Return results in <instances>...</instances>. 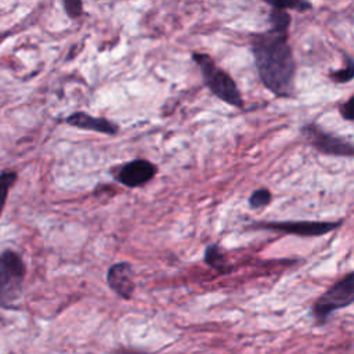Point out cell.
Returning <instances> with one entry per match:
<instances>
[{
  "label": "cell",
  "instance_id": "cell-12",
  "mask_svg": "<svg viewBox=\"0 0 354 354\" xmlns=\"http://www.w3.org/2000/svg\"><path fill=\"white\" fill-rule=\"evenodd\" d=\"M268 21H270V28L282 30V32H289L290 15L286 10L271 7L270 14H268Z\"/></svg>",
  "mask_w": 354,
  "mask_h": 354
},
{
  "label": "cell",
  "instance_id": "cell-2",
  "mask_svg": "<svg viewBox=\"0 0 354 354\" xmlns=\"http://www.w3.org/2000/svg\"><path fill=\"white\" fill-rule=\"evenodd\" d=\"M192 59L202 73L203 83L218 100L235 108L243 106V98L236 83L213 61L209 54L192 53Z\"/></svg>",
  "mask_w": 354,
  "mask_h": 354
},
{
  "label": "cell",
  "instance_id": "cell-13",
  "mask_svg": "<svg viewBox=\"0 0 354 354\" xmlns=\"http://www.w3.org/2000/svg\"><path fill=\"white\" fill-rule=\"evenodd\" d=\"M344 59H346V65L337 71H332L329 73V79L335 83H347L353 79V75H354V64H353V58L346 54L344 55Z\"/></svg>",
  "mask_w": 354,
  "mask_h": 354
},
{
  "label": "cell",
  "instance_id": "cell-6",
  "mask_svg": "<svg viewBox=\"0 0 354 354\" xmlns=\"http://www.w3.org/2000/svg\"><path fill=\"white\" fill-rule=\"evenodd\" d=\"M343 224V220L337 221H256L248 228L252 230H271L297 236H321L337 230Z\"/></svg>",
  "mask_w": 354,
  "mask_h": 354
},
{
  "label": "cell",
  "instance_id": "cell-17",
  "mask_svg": "<svg viewBox=\"0 0 354 354\" xmlns=\"http://www.w3.org/2000/svg\"><path fill=\"white\" fill-rule=\"evenodd\" d=\"M353 97H350L346 102L340 104L339 106V111H340V115L346 119V120H353L354 116H353Z\"/></svg>",
  "mask_w": 354,
  "mask_h": 354
},
{
  "label": "cell",
  "instance_id": "cell-10",
  "mask_svg": "<svg viewBox=\"0 0 354 354\" xmlns=\"http://www.w3.org/2000/svg\"><path fill=\"white\" fill-rule=\"evenodd\" d=\"M203 260L205 263L220 271V272H225L228 270V264H227V260H225V256L223 254L221 249L217 246V245H209L206 249H205V256H203Z\"/></svg>",
  "mask_w": 354,
  "mask_h": 354
},
{
  "label": "cell",
  "instance_id": "cell-7",
  "mask_svg": "<svg viewBox=\"0 0 354 354\" xmlns=\"http://www.w3.org/2000/svg\"><path fill=\"white\" fill-rule=\"evenodd\" d=\"M156 166L147 159H134L122 165L115 173L116 181L129 188L147 184L156 174Z\"/></svg>",
  "mask_w": 354,
  "mask_h": 354
},
{
  "label": "cell",
  "instance_id": "cell-5",
  "mask_svg": "<svg viewBox=\"0 0 354 354\" xmlns=\"http://www.w3.org/2000/svg\"><path fill=\"white\" fill-rule=\"evenodd\" d=\"M303 138L318 152L324 155L333 156H346L351 158L354 155V147L346 138L335 136L329 131H325L315 123H307L300 130Z\"/></svg>",
  "mask_w": 354,
  "mask_h": 354
},
{
  "label": "cell",
  "instance_id": "cell-8",
  "mask_svg": "<svg viewBox=\"0 0 354 354\" xmlns=\"http://www.w3.org/2000/svg\"><path fill=\"white\" fill-rule=\"evenodd\" d=\"M108 286L122 299L129 300L134 292L133 268L127 261L115 263L108 268L106 272Z\"/></svg>",
  "mask_w": 354,
  "mask_h": 354
},
{
  "label": "cell",
  "instance_id": "cell-15",
  "mask_svg": "<svg viewBox=\"0 0 354 354\" xmlns=\"http://www.w3.org/2000/svg\"><path fill=\"white\" fill-rule=\"evenodd\" d=\"M62 6L69 18H77L83 12V3L79 0H65Z\"/></svg>",
  "mask_w": 354,
  "mask_h": 354
},
{
  "label": "cell",
  "instance_id": "cell-18",
  "mask_svg": "<svg viewBox=\"0 0 354 354\" xmlns=\"http://www.w3.org/2000/svg\"><path fill=\"white\" fill-rule=\"evenodd\" d=\"M118 354H137V353H134V351H126V350H120V351H118Z\"/></svg>",
  "mask_w": 354,
  "mask_h": 354
},
{
  "label": "cell",
  "instance_id": "cell-3",
  "mask_svg": "<svg viewBox=\"0 0 354 354\" xmlns=\"http://www.w3.org/2000/svg\"><path fill=\"white\" fill-rule=\"evenodd\" d=\"M26 266L19 253L4 249L0 253V307L15 310L22 296Z\"/></svg>",
  "mask_w": 354,
  "mask_h": 354
},
{
  "label": "cell",
  "instance_id": "cell-4",
  "mask_svg": "<svg viewBox=\"0 0 354 354\" xmlns=\"http://www.w3.org/2000/svg\"><path fill=\"white\" fill-rule=\"evenodd\" d=\"M354 300V274L348 272L346 277L333 283L324 295H321L313 307V315L318 325L328 321L329 315L340 308L348 307Z\"/></svg>",
  "mask_w": 354,
  "mask_h": 354
},
{
  "label": "cell",
  "instance_id": "cell-11",
  "mask_svg": "<svg viewBox=\"0 0 354 354\" xmlns=\"http://www.w3.org/2000/svg\"><path fill=\"white\" fill-rule=\"evenodd\" d=\"M17 178H18V174L14 170H1L0 171V217L3 214L10 189L15 184Z\"/></svg>",
  "mask_w": 354,
  "mask_h": 354
},
{
  "label": "cell",
  "instance_id": "cell-14",
  "mask_svg": "<svg viewBox=\"0 0 354 354\" xmlns=\"http://www.w3.org/2000/svg\"><path fill=\"white\" fill-rule=\"evenodd\" d=\"M271 199H272V195H271L270 189H267V188H259V189H254V191L250 194L248 202H249V206L256 210V209H261V207L268 206L270 202H271Z\"/></svg>",
  "mask_w": 354,
  "mask_h": 354
},
{
  "label": "cell",
  "instance_id": "cell-16",
  "mask_svg": "<svg viewBox=\"0 0 354 354\" xmlns=\"http://www.w3.org/2000/svg\"><path fill=\"white\" fill-rule=\"evenodd\" d=\"M271 7H277V8H282V10H289V8H295L297 11H307L313 7L311 3L307 1H292V3H272V1H267Z\"/></svg>",
  "mask_w": 354,
  "mask_h": 354
},
{
  "label": "cell",
  "instance_id": "cell-9",
  "mask_svg": "<svg viewBox=\"0 0 354 354\" xmlns=\"http://www.w3.org/2000/svg\"><path fill=\"white\" fill-rule=\"evenodd\" d=\"M65 123L69 126H73L80 130H88V131H97L106 136H115L119 131V126L113 123L112 120H108L105 118L91 116L86 112L76 111L65 118Z\"/></svg>",
  "mask_w": 354,
  "mask_h": 354
},
{
  "label": "cell",
  "instance_id": "cell-1",
  "mask_svg": "<svg viewBox=\"0 0 354 354\" xmlns=\"http://www.w3.org/2000/svg\"><path fill=\"white\" fill-rule=\"evenodd\" d=\"M250 48L264 87L277 97H292L296 61L288 41V32L270 28L266 32L253 33Z\"/></svg>",
  "mask_w": 354,
  "mask_h": 354
}]
</instances>
